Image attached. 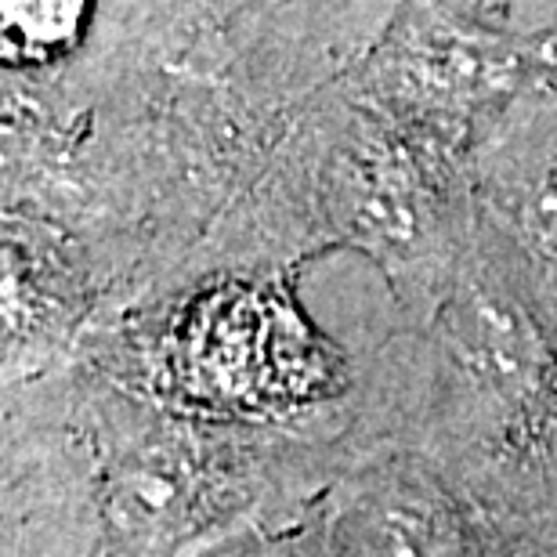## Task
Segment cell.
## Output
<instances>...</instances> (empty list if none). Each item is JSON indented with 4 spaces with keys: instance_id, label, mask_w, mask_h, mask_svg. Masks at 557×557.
<instances>
[{
    "instance_id": "8992f818",
    "label": "cell",
    "mask_w": 557,
    "mask_h": 557,
    "mask_svg": "<svg viewBox=\"0 0 557 557\" xmlns=\"http://www.w3.org/2000/svg\"><path fill=\"white\" fill-rule=\"evenodd\" d=\"M463 557H557V547L547 540L525 536V532L504 529L496 521L485 518L482 536L474 540V547L467 550Z\"/></svg>"
},
{
    "instance_id": "7a4b0ae2",
    "label": "cell",
    "mask_w": 557,
    "mask_h": 557,
    "mask_svg": "<svg viewBox=\"0 0 557 557\" xmlns=\"http://www.w3.org/2000/svg\"><path fill=\"white\" fill-rule=\"evenodd\" d=\"M406 376V453L478 515L557 547V330L478 221Z\"/></svg>"
},
{
    "instance_id": "5b68a950",
    "label": "cell",
    "mask_w": 557,
    "mask_h": 557,
    "mask_svg": "<svg viewBox=\"0 0 557 557\" xmlns=\"http://www.w3.org/2000/svg\"><path fill=\"white\" fill-rule=\"evenodd\" d=\"M478 221L557 330V95L525 98L471 160Z\"/></svg>"
},
{
    "instance_id": "3957f363",
    "label": "cell",
    "mask_w": 557,
    "mask_h": 557,
    "mask_svg": "<svg viewBox=\"0 0 557 557\" xmlns=\"http://www.w3.org/2000/svg\"><path fill=\"white\" fill-rule=\"evenodd\" d=\"M348 84L474 160L510 109L543 91L536 37L499 0H398Z\"/></svg>"
},
{
    "instance_id": "6da1fadb",
    "label": "cell",
    "mask_w": 557,
    "mask_h": 557,
    "mask_svg": "<svg viewBox=\"0 0 557 557\" xmlns=\"http://www.w3.org/2000/svg\"><path fill=\"white\" fill-rule=\"evenodd\" d=\"M474 232L471 160L384 113L344 73L297 109L264 171L188 261L272 272L355 250L384 272L417 326Z\"/></svg>"
},
{
    "instance_id": "277c9868",
    "label": "cell",
    "mask_w": 557,
    "mask_h": 557,
    "mask_svg": "<svg viewBox=\"0 0 557 557\" xmlns=\"http://www.w3.org/2000/svg\"><path fill=\"white\" fill-rule=\"evenodd\" d=\"M95 557H166L207 525L250 504L239 445L193 423L124 417L102 428Z\"/></svg>"
}]
</instances>
